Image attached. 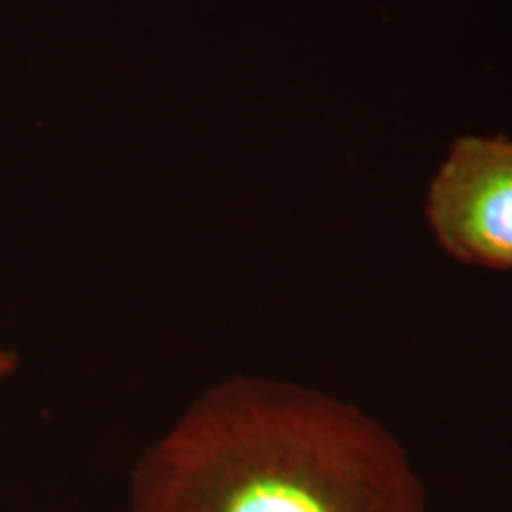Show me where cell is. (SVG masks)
I'll return each instance as SVG.
<instances>
[{
    "instance_id": "1",
    "label": "cell",
    "mask_w": 512,
    "mask_h": 512,
    "mask_svg": "<svg viewBox=\"0 0 512 512\" xmlns=\"http://www.w3.org/2000/svg\"><path fill=\"white\" fill-rule=\"evenodd\" d=\"M129 512H427L401 442L304 385L211 387L139 458Z\"/></svg>"
},
{
    "instance_id": "2",
    "label": "cell",
    "mask_w": 512,
    "mask_h": 512,
    "mask_svg": "<svg viewBox=\"0 0 512 512\" xmlns=\"http://www.w3.org/2000/svg\"><path fill=\"white\" fill-rule=\"evenodd\" d=\"M425 215L458 262L512 270V139L459 137L429 184Z\"/></svg>"
},
{
    "instance_id": "3",
    "label": "cell",
    "mask_w": 512,
    "mask_h": 512,
    "mask_svg": "<svg viewBox=\"0 0 512 512\" xmlns=\"http://www.w3.org/2000/svg\"><path fill=\"white\" fill-rule=\"evenodd\" d=\"M19 359L14 351H6L0 349V380L8 378L10 374H14L18 370Z\"/></svg>"
}]
</instances>
